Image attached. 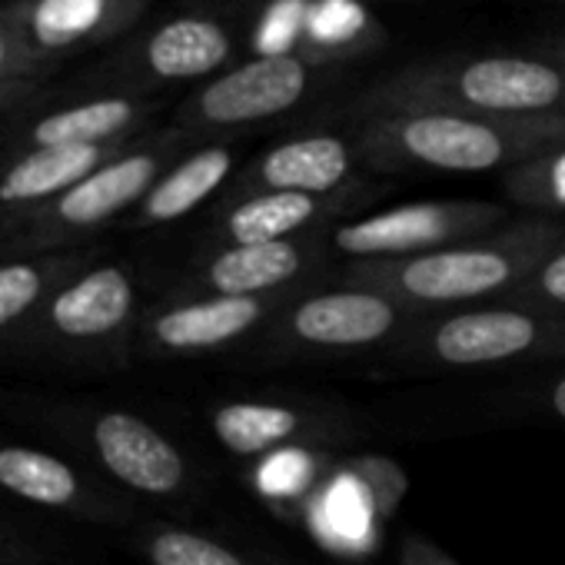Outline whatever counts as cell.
I'll return each mask as SVG.
<instances>
[{
    "label": "cell",
    "mask_w": 565,
    "mask_h": 565,
    "mask_svg": "<svg viewBox=\"0 0 565 565\" xmlns=\"http://www.w3.org/2000/svg\"><path fill=\"white\" fill-rule=\"evenodd\" d=\"M565 239L558 216L522 213L505 226L423 256L360 259L333 269V282L396 297L419 313L505 300L519 282Z\"/></svg>",
    "instance_id": "6da1fadb"
},
{
    "label": "cell",
    "mask_w": 565,
    "mask_h": 565,
    "mask_svg": "<svg viewBox=\"0 0 565 565\" xmlns=\"http://www.w3.org/2000/svg\"><path fill=\"white\" fill-rule=\"evenodd\" d=\"M363 170L495 173L565 143V117L505 120L456 110H399L363 117L353 130Z\"/></svg>",
    "instance_id": "7a4b0ae2"
},
{
    "label": "cell",
    "mask_w": 565,
    "mask_h": 565,
    "mask_svg": "<svg viewBox=\"0 0 565 565\" xmlns=\"http://www.w3.org/2000/svg\"><path fill=\"white\" fill-rule=\"evenodd\" d=\"M456 110L505 120L565 117V64L542 54H449L416 61L370 87L356 114Z\"/></svg>",
    "instance_id": "3957f363"
},
{
    "label": "cell",
    "mask_w": 565,
    "mask_h": 565,
    "mask_svg": "<svg viewBox=\"0 0 565 565\" xmlns=\"http://www.w3.org/2000/svg\"><path fill=\"white\" fill-rule=\"evenodd\" d=\"M545 360H565V320L505 300L426 313L393 350H386L390 370L416 376Z\"/></svg>",
    "instance_id": "277c9868"
},
{
    "label": "cell",
    "mask_w": 565,
    "mask_h": 565,
    "mask_svg": "<svg viewBox=\"0 0 565 565\" xmlns=\"http://www.w3.org/2000/svg\"><path fill=\"white\" fill-rule=\"evenodd\" d=\"M333 282V279H330ZM426 313L366 287H310L282 307L246 347L249 363L279 366L393 350Z\"/></svg>",
    "instance_id": "5b68a950"
},
{
    "label": "cell",
    "mask_w": 565,
    "mask_h": 565,
    "mask_svg": "<svg viewBox=\"0 0 565 565\" xmlns=\"http://www.w3.org/2000/svg\"><path fill=\"white\" fill-rule=\"evenodd\" d=\"M140 279L127 263L97 259L61 282L57 294L0 347L14 356L97 360L134 350L143 317Z\"/></svg>",
    "instance_id": "8992f818"
},
{
    "label": "cell",
    "mask_w": 565,
    "mask_h": 565,
    "mask_svg": "<svg viewBox=\"0 0 565 565\" xmlns=\"http://www.w3.org/2000/svg\"><path fill=\"white\" fill-rule=\"evenodd\" d=\"M177 147H143L124 150L94 170L87 180L61 193L57 200L11 216L0 226V259L28 256V253H61V249H87L84 243L134 213L137 203L150 193V186L163 177Z\"/></svg>",
    "instance_id": "52a82bcc"
},
{
    "label": "cell",
    "mask_w": 565,
    "mask_h": 565,
    "mask_svg": "<svg viewBox=\"0 0 565 565\" xmlns=\"http://www.w3.org/2000/svg\"><path fill=\"white\" fill-rule=\"evenodd\" d=\"M57 426L81 443L87 459L120 489L143 499H186L196 492V466L150 419L130 409H64Z\"/></svg>",
    "instance_id": "ba28073f"
},
{
    "label": "cell",
    "mask_w": 565,
    "mask_h": 565,
    "mask_svg": "<svg viewBox=\"0 0 565 565\" xmlns=\"http://www.w3.org/2000/svg\"><path fill=\"white\" fill-rule=\"evenodd\" d=\"M297 294H303V290H297ZM297 294H279V297L167 294L163 300H157L143 310V317L137 323V337H134V356H140V360H200V356L243 350Z\"/></svg>",
    "instance_id": "9c48e42d"
},
{
    "label": "cell",
    "mask_w": 565,
    "mask_h": 565,
    "mask_svg": "<svg viewBox=\"0 0 565 565\" xmlns=\"http://www.w3.org/2000/svg\"><path fill=\"white\" fill-rule=\"evenodd\" d=\"M509 220V206L489 200H416L350 216L337 223L327 239L333 253L347 256V263L406 259L472 236H486Z\"/></svg>",
    "instance_id": "30bf717a"
},
{
    "label": "cell",
    "mask_w": 565,
    "mask_h": 565,
    "mask_svg": "<svg viewBox=\"0 0 565 565\" xmlns=\"http://www.w3.org/2000/svg\"><path fill=\"white\" fill-rule=\"evenodd\" d=\"M206 426L236 459H266L287 449H333L363 436L350 409L320 399H223L206 409Z\"/></svg>",
    "instance_id": "8fae6325"
},
{
    "label": "cell",
    "mask_w": 565,
    "mask_h": 565,
    "mask_svg": "<svg viewBox=\"0 0 565 565\" xmlns=\"http://www.w3.org/2000/svg\"><path fill=\"white\" fill-rule=\"evenodd\" d=\"M330 233V230H327ZM327 233L279 239V243H243L210 253H196L190 273L173 294L196 297H279L297 294L333 279V249Z\"/></svg>",
    "instance_id": "7c38bea8"
},
{
    "label": "cell",
    "mask_w": 565,
    "mask_h": 565,
    "mask_svg": "<svg viewBox=\"0 0 565 565\" xmlns=\"http://www.w3.org/2000/svg\"><path fill=\"white\" fill-rule=\"evenodd\" d=\"M383 193L380 183L360 180L330 196L313 193H249L236 200H220L213 220L203 233L196 253L243 246V243H279V239H300L313 233H327L337 223L360 216L366 203Z\"/></svg>",
    "instance_id": "4fadbf2b"
},
{
    "label": "cell",
    "mask_w": 565,
    "mask_h": 565,
    "mask_svg": "<svg viewBox=\"0 0 565 565\" xmlns=\"http://www.w3.org/2000/svg\"><path fill=\"white\" fill-rule=\"evenodd\" d=\"M320 71L303 57H249L203 84L186 107V124L226 134L276 120L310 97Z\"/></svg>",
    "instance_id": "5bb4252c"
},
{
    "label": "cell",
    "mask_w": 565,
    "mask_h": 565,
    "mask_svg": "<svg viewBox=\"0 0 565 565\" xmlns=\"http://www.w3.org/2000/svg\"><path fill=\"white\" fill-rule=\"evenodd\" d=\"M360 163V150L353 134H297L290 140H279L253 157L226 186L223 200L249 196V193H313L330 196L347 186L366 180Z\"/></svg>",
    "instance_id": "9a60e30c"
},
{
    "label": "cell",
    "mask_w": 565,
    "mask_h": 565,
    "mask_svg": "<svg viewBox=\"0 0 565 565\" xmlns=\"http://www.w3.org/2000/svg\"><path fill=\"white\" fill-rule=\"evenodd\" d=\"M0 492L14 502L84 522H124L127 502L77 462L28 443H0Z\"/></svg>",
    "instance_id": "2e32d148"
},
{
    "label": "cell",
    "mask_w": 565,
    "mask_h": 565,
    "mask_svg": "<svg viewBox=\"0 0 565 565\" xmlns=\"http://www.w3.org/2000/svg\"><path fill=\"white\" fill-rule=\"evenodd\" d=\"M233 177H236V150L230 143H206L173 160L163 170V177L150 186V193L130 213V226L134 230L170 226L190 216L193 210H200L220 190H226Z\"/></svg>",
    "instance_id": "e0dca14e"
},
{
    "label": "cell",
    "mask_w": 565,
    "mask_h": 565,
    "mask_svg": "<svg viewBox=\"0 0 565 565\" xmlns=\"http://www.w3.org/2000/svg\"><path fill=\"white\" fill-rule=\"evenodd\" d=\"M124 150L107 147H31L18 160H11L0 170V213L21 216L31 213L81 180H87L94 170H100L107 160H114Z\"/></svg>",
    "instance_id": "ac0fdd59"
},
{
    "label": "cell",
    "mask_w": 565,
    "mask_h": 565,
    "mask_svg": "<svg viewBox=\"0 0 565 565\" xmlns=\"http://www.w3.org/2000/svg\"><path fill=\"white\" fill-rule=\"evenodd\" d=\"M97 263V249L28 253L0 259V340L14 337L74 273Z\"/></svg>",
    "instance_id": "d6986e66"
},
{
    "label": "cell",
    "mask_w": 565,
    "mask_h": 565,
    "mask_svg": "<svg viewBox=\"0 0 565 565\" xmlns=\"http://www.w3.org/2000/svg\"><path fill=\"white\" fill-rule=\"evenodd\" d=\"M233 54L230 31L200 14L177 18L150 38L143 64L157 81H200L216 74Z\"/></svg>",
    "instance_id": "ffe728a7"
},
{
    "label": "cell",
    "mask_w": 565,
    "mask_h": 565,
    "mask_svg": "<svg viewBox=\"0 0 565 565\" xmlns=\"http://www.w3.org/2000/svg\"><path fill=\"white\" fill-rule=\"evenodd\" d=\"M376 41H380V24L373 21L363 0H310L307 4L303 47H300L303 61L327 67L376 47Z\"/></svg>",
    "instance_id": "44dd1931"
},
{
    "label": "cell",
    "mask_w": 565,
    "mask_h": 565,
    "mask_svg": "<svg viewBox=\"0 0 565 565\" xmlns=\"http://www.w3.org/2000/svg\"><path fill=\"white\" fill-rule=\"evenodd\" d=\"M140 120V107L127 97H100L41 117L31 127V147H107Z\"/></svg>",
    "instance_id": "7402d4cb"
},
{
    "label": "cell",
    "mask_w": 565,
    "mask_h": 565,
    "mask_svg": "<svg viewBox=\"0 0 565 565\" xmlns=\"http://www.w3.org/2000/svg\"><path fill=\"white\" fill-rule=\"evenodd\" d=\"M137 545L147 565H253L243 552H236L223 539L170 522H153L140 529Z\"/></svg>",
    "instance_id": "603a6c76"
},
{
    "label": "cell",
    "mask_w": 565,
    "mask_h": 565,
    "mask_svg": "<svg viewBox=\"0 0 565 565\" xmlns=\"http://www.w3.org/2000/svg\"><path fill=\"white\" fill-rule=\"evenodd\" d=\"M502 193L512 206L539 216H565V143L502 173Z\"/></svg>",
    "instance_id": "cb8c5ba5"
},
{
    "label": "cell",
    "mask_w": 565,
    "mask_h": 565,
    "mask_svg": "<svg viewBox=\"0 0 565 565\" xmlns=\"http://www.w3.org/2000/svg\"><path fill=\"white\" fill-rule=\"evenodd\" d=\"M110 0H38L31 28L47 47H67L84 41L107 18Z\"/></svg>",
    "instance_id": "d4e9b609"
},
{
    "label": "cell",
    "mask_w": 565,
    "mask_h": 565,
    "mask_svg": "<svg viewBox=\"0 0 565 565\" xmlns=\"http://www.w3.org/2000/svg\"><path fill=\"white\" fill-rule=\"evenodd\" d=\"M307 4L310 0H266L249 34L253 57H300Z\"/></svg>",
    "instance_id": "484cf974"
},
{
    "label": "cell",
    "mask_w": 565,
    "mask_h": 565,
    "mask_svg": "<svg viewBox=\"0 0 565 565\" xmlns=\"http://www.w3.org/2000/svg\"><path fill=\"white\" fill-rule=\"evenodd\" d=\"M505 303L565 320V239L542 256V263L505 297Z\"/></svg>",
    "instance_id": "4316f807"
},
{
    "label": "cell",
    "mask_w": 565,
    "mask_h": 565,
    "mask_svg": "<svg viewBox=\"0 0 565 565\" xmlns=\"http://www.w3.org/2000/svg\"><path fill=\"white\" fill-rule=\"evenodd\" d=\"M399 565H459L449 552H443L436 542H429L419 532H409L399 542Z\"/></svg>",
    "instance_id": "83f0119b"
},
{
    "label": "cell",
    "mask_w": 565,
    "mask_h": 565,
    "mask_svg": "<svg viewBox=\"0 0 565 565\" xmlns=\"http://www.w3.org/2000/svg\"><path fill=\"white\" fill-rule=\"evenodd\" d=\"M532 406L542 409L545 416L565 423V370H562L558 376H552V380L532 396Z\"/></svg>",
    "instance_id": "f1b7e54d"
},
{
    "label": "cell",
    "mask_w": 565,
    "mask_h": 565,
    "mask_svg": "<svg viewBox=\"0 0 565 565\" xmlns=\"http://www.w3.org/2000/svg\"><path fill=\"white\" fill-rule=\"evenodd\" d=\"M0 565H28L21 539L4 522H0Z\"/></svg>",
    "instance_id": "f546056e"
},
{
    "label": "cell",
    "mask_w": 565,
    "mask_h": 565,
    "mask_svg": "<svg viewBox=\"0 0 565 565\" xmlns=\"http://www.w3.org/2000/svg\"><path fill=\"white\" fill-rule=\"evenodd\" d=\"M539 54H542V57H548V61L565 64V34H562V38H555V41H548V44H542V47H539Z\"/></svg>",
    "instance_id": "4dcf8cb0"
},
{
    "label": "cell",
    "mask_w": 565,
    "mask_h": 565,
    "mask_svg": "<svg viewBox=\"0 0 565 565\" xmlns=\"http://www.w3.org/2000/svg\"><path fill=\"white\" fill-rule=\"evenodd\" d=\"M4 61H8V47H4V41H0V67H4Z\"/></svg>",
    "instance_id": "1f68e13d"
}]
</instances>
